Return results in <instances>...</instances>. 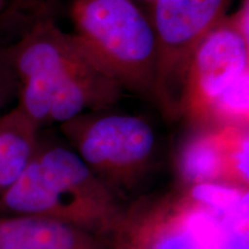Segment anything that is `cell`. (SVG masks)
Masks as SVG:
<instances>
[{
	"instance_id": "cell-8",
	"label": "cell",
	"mask_w": 249,
	"mask_h": 249,
	"mask_svg": "<svg viewBox=\"0 0 249 249\" xmlns=\"http://www.w3.org/2000/svg\"><path fill=\"white\" fill-rule=\"evenodd\" d=\"M248 126L196 127L180 145L179 187L218 185L249 188Z\"/></svg>"
},
{
	"instance_id": "cell-11",
	"label": "cell",
	"mask_w": 249,
	"mask_h": 249,
	"mask_svg": "<svg viewBox=\"0 0 249 249\" xmlns=\"http://www.w3.org/2000/svg\"><path fill=\"white\" fill-rule=\"evenodd\" d=\"M5 34L4 29L0 26V112L5 107L13 93L18 95L17 81L11 68L6 62L4 54H2V45H4Z\"/></svg>"
},
{
	"instance_id": "cell-12",
	"label": "cell",
	"mask_w": 249,
	"mask_h": 249,
	"mask_svg": "<svg viewBox=\"0 0 249 249\" xmlns=\"http://www.w3.org/2000/svg\"><path fill=\"white\" fill-rule=\"evenodd\" d=\"M54 1L55 0H12L9 8L28 17L38 18L52 15Z\"/></svg>"
},
{
	"instance_id": "cell-14",
	"label": "cell",
	"mask_w": 249,
	"mask_h": 249,
	"mask_svg": "<svg viewBox=\"0 0 249 249\" xmlns=\"http://www.w3.org/2000/svg\"><path fill=\"white\" fill-rule=\"evenodd\" d=\"M134 1H136V0H134ZM143 1H147V2H149V4H151V2L154 1V0H143Z\"/></svg>"
},
{
	"instance_id": "cell-1",
	"label": "cell",
	"mask_w": 249,
	"mask_h": 249,
	"mask_svg": "<svg viewBox=\"0 0 249 249\" xmlns=\"http://www.w3.org/2000/svg\"><path fill=\"white\" fill-rule=\"evenodd\" d=\"M20 24L5 38L2 54L17 81V107L40 129L117 104L123 88L52 15Z\"/></svg>"
},
{
	"instance_id": "cell-5",
	"label": "cell",
	"mask_w": 249,
	"mask_h": 249,
	"mask_svg": "<svg viewBox=\"0 0 249 249\" xmlns=\"http://www.w3.org/2000/svg\"><path fill=\"white\" fill-rule=\"evenodd\" d=\"M108 110L86 112L59 129L91 172L124 202L154 170L157 136L143 117Z\"/></svg>"
},
{
	"instance_id": "cell-3",
	"label": "cell",
	"mask_w": 249,
	"mask_h": 249,
	"mask_svg": "<svg viewBox=\"0 0 249 249\" xmlns=\"http://www.w3.org/2000/svg\"><path fill=\"white\" fill-rule=\"evenodd\" d=\"M74 37L101 70L123 88L154 101L157 62L149 15L134 0H74Z\"/></svg>"
},
{
	"instance_id": "cell-6",
	"label": "cell",
	"mask_w": 249,
	"mask_h": 249,
	"mask_svg": "<svg viewBox=\"0 0 249 249\" xmlns=\"http://www.w3.org/2000/svg\"><path fill=\"white\" fill-rule=\"evenodd\" d=\"M248 37L224 17L193 54L181 114L195 127L248 126Z\"/></svg>"
},
{
	"instance_id": "cell-4",
	"label": "cell",
	"mask_w": 249,
	"mask_h": 249,
	"mask_svg": "<svg viewBox=\"0 0 249 249\" xmlns=\"http://www.w3.org/2000/svg\"><path fill=\"white\" fill-rule=\"evenodd\" d=\"M149 249H248V189L198 185L149 198Z\"/></svg>"
},
{
	"instance_id": "cell-2",
	"label": "cell",
	"mask_w": 249,
	"mask_h": 249,
	"mask_svg": "<svg viewBox=\"0 0 249 249\" xmlns=\"http://www.w3.org/2000/svg\"><path fill=\"white\" fill-rule=\"evenodd\" d=\"M126 208L66 141L40 135L26 169L0 196V214L54 218L108 239Z\"/></svg>"
},
{
	"instance_id": "cell-9",
	"label": "cell",
	"mask_w": 249,
	"mask_h": 249,
	"mask_svg": "<svg viewBox=\"0 0 249 249\" xmlns=\"http://www.w3.org/2000/svg\"><path fill=\"white\" fill-rule=\"evenodd\" d=\"M111 239L54 218L0 214V249H110Z\"/></svg>"
},
{
	"instance_id": "cell-7",
	"label": "cell",
	"mask_w": 249,
	"mask_h": 249,
	"mask_svg": "<svg viewBox=\"0 0 249 249\" xmlns=\"http://www.w3.org/2000/svg\"><path fill=\"white\" fill-rule=\"evenodd\" d=\"M231 0H154L150 18L157 62L154 101L167 116L181 114L183 87L193 54L225 17Z\"/></svg>"
},
{
	"instance_id": "cell-13",
	"label": "cell",
	"mask_w": 249,
	"mask_h": 249,
	"mask_svg": "<svg viewBox=\"0 0 249 249\" xmlns=\"http://www.w3.org/2000/svg\"><path fill=\"white\" fill-rule=\"evenodd\" d=\"M4 6H5V0H0V13L4 11Z\"/></svg>"
},
{
	"instance_id": "cell-10",
	"label": "cell",
	"mask_w": 249,
	"mask_h": 249,
	"mask_svg": "<svg viewBox=\"0 0 249 249\" xmlns=\"http://www.w3.org/2000/svg\"><path fill=\"white\" fill-rule=\"evenodd\" d=\"M110 249H149V198L127 205L120 226L111 236Z\"/></svg>"
}]
</instances>
